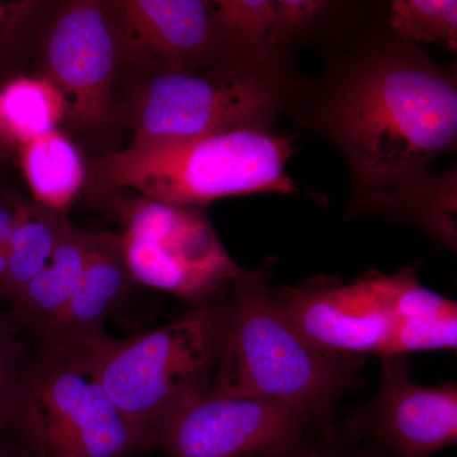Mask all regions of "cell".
Listing matches in <instances>:
<instances>
[{
  "mask_svg": "<svg viewBox=\"0 0 457 457\" xmlns=\"http://www.w3.org/2000/svg\"><path fill=\"white\" fill-rule=\"evenodd\" d=\"M286 59L140 78L121 104V125L134 130L130 144L272 130L276 120L305 97Z\"/></svg>",
  "mask_w": 457,
  "mask_h": 457,
  "instance_id": "8992f818",
  "label": "cell"
},
{
  "mask_svg": "<svg viewBox=\"0 0 457 457\" xmlns=\"http://www.w3.org/2000/svg\"><path fill=\"white\" fill-rule=\"evenodd\" d=\"M392 300L398 326L387 357L433 351L457 353L456 300L425 287L411 267L393 273Z\"/></svg>",
  "mask_w": 457,
  "mask_h": 457,
  "instance_id": "2e32d148",
  "label": "cell"
},
{
  "mask_svg": "<svg viewBox=\"0 0 457 457\" xmlns=\"http://www.w3.org/2000/svg\"><path fill=\"white\" fill-rule=\"evenodd\" d=\"M65 120V99L44 75L17 74L0 83V161L16 158L23 146L57 130Z\"/></svg>",
  "mask_w": 457,
  "mask_h": 457,
  "instance_id": "ac0fdd59",
  "label": "cell"
},
{
  "mask_svg": "<svg viewBox=\"0 0 457 457\" xmlns=\"http://www.w3.org/2000/svg\"><path fill=\"white\" fill-rule=\"evenodd\" d=\"M134 284L120 234L95 233L79 284L59 329L51 338H95L104 335V321L121 305Z\"/></svg>",
  "mask_w": 457,
  "mask_h": 457,
  "instance_id": "9a60e30c",
  "label": "cell"
},
{
  "mask_svg": "<svg viewBox=\"0 0 457 457\" xmlns=\"http://www.w3.org/2000/svg\"><path fill=\"white\" fill-rule=\"evenodd\" d=\"M336 423L303 409L262 398L207 395L165 427L167 457H276L314 449Z\"/></svg>",
  "mask_w": 457,
  "mask_h": 457,
  "instance_id": "9c48e42d",
  "label": "cell"
},
{
  "mask_svg": "<svg viewBox=\"0 0 457 457\" xmlns=\"http://www.w3.org/2000/svg\"><path fill=\"white\" fill-rule=\"evenodd\" d=\"M359 213H378L413 225L457 257V164L441 174L428 171L374 198Z\"/></svg>",
  "mask_w": 457,
  "mask_h": 457,
  "instance_id": "e0dca14e",
  "label": "cell"
},
{
  "mask_svg": "<svg viewBox=\"0 0 457 457\" xmlns=\"http://www.w3.org/2000/svg\"><path fill=\"white\" fill-rule=\"evenodd\" d=\"M303 116L345 155L354 213L457 153V80L393 32L336 66Z\"/></svg>",
  "mask_w": 457,
  "mask_h": 457,
  "instance_id": "6da1fadb",
  "label": "cell"
},
{
  "mask_svg": "<svg viewBox=\"0 0 457 457\" xmlns=\"http://www.w3.org/2000/svg\"><path fill=\"white\" fill-rule=\"evenodd\" d=\"M230 290L188 306L152 332L99 345V374L135 428L159 449L165 427L209 395L227 348Z\"/></svg>",
  "mask_w": 457,
  "mask_h": 457,
  "instance_id": "5b68a950",
  "label": "cell"
},
{
  "mask_svg": "<svg viewBox=\"0 0 457 457\" xmlns=\"http://www.w3.org/2000/svg\"><path fill=\"white\" fill-rule=\"evenodd\" d=\"M33 59V73L46 77L64 97L65 121L75 131L99 137L121 125V104L114 95L121 47L111 2L51 5Z\"/></svg>",
  "mask_w": 457,
  "mask_h": 457,
  "instance_id": "ba28073f",
  "label": "cell"
},
{
  "mask_svg": "<svg viewBox=\"0 0 457 457\" xmlns=\"http://www.w3.org/2000/svg\"><path fill=\"white\" fill-rule=\"evenodd\" d=\"M0 457H27L13 442L5 438L0 442Z\"/></svg>",
  "mask_w": 457,
  "mask_h": 457,
  "instance_id": "4316f807",
  "label": "cell"
},
{
  "mask_svg": "<svg viewBox=\"0 0 457 457\" xmlns=\"http://www.w3.org/2000/svg\"><path fill=\"white\" fill-rule=\"evenodd\" d=\"M122 66L143 77L237 65L212 2L117 0Z\"/></svg>",
  "mask_w": 457,
  "mask_h": 457,
  "instance_id": "8fae6325",
  "label": "cell"
},
{
  "mask_svg": "<svg viewBox=\"0 0 457 457\" xmlns=\"http://www.w3.org/2000/svg\"><path fill=\"white\" fill-rule=\"evenodd\" d=\"M228 296V345L209 395L276 400L336 423L339 400L362 386L365 359L309 341L282 311L266 270H249Z\"/></svg>",
  "mask_w": 457,
  "mask_h": 457,
  "instance_id": "3957f363",
  "label": "cell"
},
{
  "mask_svg": "<svg viewBox=\"0 0 457 457\" xmlns=\"http://www.w3.org/2000/svg\"><path fill=\"white\" fill-rule=\"evenodd\" d=\"M451 74L453 75V78L457 80V56L455 62H453V66L450 68Z\"/></svg>",
  "mask_w": 457,
  "mask_h": 457,
  "instance_id": "f1b7e54d",
  "label": "cell"
},
{
  "mask_svg": "<svg viewBox=\"0 0 457 457\" xmlns=\"http://www.w3.org/2000/svg\"><path fill=\"white\" fill-rule=\"evenodd\" d=\"M33 345L9 309L0 308V442L9 425L31 365Z\"/></svg>",
  "mask_w": 457,
  "mask_h": 457,
  "instance_id": "603a6c76",
  "label": "cell"
},
{
  "mask_svg": "<svg viewBox=\"0 0 457 457\" xmlns=\"http://www.w3.org/2000/svg\"><path fill=\"white\" fill-rule=\"evenodd\" d=\"M69 222L68 213L54 212L27 198L5 246L9 300L47 266Z\"/></svg>",
  "mask_w": 457,
  "mask_h": 457,
  "instance_id": "ffe728a7",
  "label": "cell"
},
{
  "mask_svg": "<svg viewBox=\"0 0 457 457\" xmlns=\"http://www.w3.org/2000/svg\"><path fill=\"white\" fill-rule=\"evenodd\" d=\"M308 457H385L370 442L348 437L341 429L328 433Z\"/></svg>",
  "mask_w": 457,
  "mask_h": 457,
  "instance_id": "cb8c5ba5",
  "label": "cell"
},
{
  "mask_svg": "<svg viewBox=\"0 0 457 457\" xmlns=\"http://www.w3.org/2000/svg\"><path fill=\"white\" fill-rule=\"evenodd\" d=\"M279 306L309 341L339 356H389L395 335L387 275L370 272L352 284L318 276L276 290Z\"/></svg>",
  "mask_w": 457,
  "mask_h": 457,
  "instance_id": "30bf717a",
  "label": "cell"
},
{
  "mask_svg": "<svg viewBox=\"0 0 457 457\" xmlns=\"http://www.w3.org/2000/svg\"><path fill=\"white\" fill-rule=\"evenodd\" d=\"M121 220L123 254L135 284L179 297L187 306L227 293L248 275L228 253L196 207L114 192L96 201Z\"/></svg>",
  "mask_w": 457,
  "mask_h": 457,
  "instance_id": "52a82bcc",
  "label": "cell"
},
{
  "mask_svg": "<svg viewBox=\"0 0 457 457\" xmlns=\"http://www.w3.org/2000/svg\"><path fill=\"white\" fill-rule=\"evenodd\" d=\"M14 159L32 200L54 212L68 213L86 189L87 161L60 129L27 144Z\"/></svg>",
  "mask_w": 457,
  "mask_h": 457,
  "instance_id": "d6986e66",
  "label": "cell"
},
{
  "mask_svg": "<svg viewBox=\"0 0 457 457\" xmlns=\"http://www.w3.org/2000/svg\"><path fill=\"white\" fill-rule=\"evenodd\" d=\"M106 336L33 343L7 433L27 457H132L154 450L102 381L99 345Z\"/></svg>",
  "mask_w": 457,
  "mask_h": 457,
  "instance_id": "277c9868",
  "label": "cell"
},
{
  "mask_svg": "<svg viewBox=\"0 0 457 457\" xmlns=\"http://www.w3.org/2000/svg\"><path fill=\"white\" fill-rule=\"evenodd\" d=\"M93 237V231L69 222L47 266L9 300V312L31 343L46 341L59 329L79 284Z\"/></svg>",
  "mask_w": 457,
  "mask_h": 457,
  "instance_id": "5bb4252c",
  "label": "cell"
},
{
  "mask_svg": "<svg viewBox=\"0 0 457 457\" xmlns=\"http://www.w3.org/2000/svg\"><path fill=\"white\" fill-rule=\"evenodd\" d=\"M8 170L5 162L0 161V192L8 187Z\"/></svg>",
  "mask_w": 457,
  "mask_h": 457,
  "instance_id": "83f0119b",
  "label": "cell"
},
{
  "mask_svg": "<svg viewBox=\"0 0 457 457\" xmlns=\"http://www.w3.org/2000/svg\"><path fill=\"white\" fill-rule=\"evenodd\" d=\"M312 450H314V449H312ZM312 450L308 451V453H296V455H285V456H276V457H308L309 453H311Z\"/></svg>",
  "mask_w": 457,
  "mask_h": 457,
  "instance_id": "f546056e",
  "label": "cell"
},
{
  "mask_svg": "<svg viewBox=\"0 0 457 457\" xmlns=\"http://www.w3.org/2000/svg\"><path fill=\"white\" fill-rule=\"evenodd\" d=\"M381 361L378 393L348 418L341 431L370 442L385 457H431L457 445V385L414 383L409 356Z\"/></svg>",
  "mask_w": 457,
  "mask_h": 457,
  "instance_id": "7c38bea8",
  "label": "cell"
},
{
  "mask_svg": "<svg viewBox=\"0 0 457 457\" xmlns=\"http://www.w3.org/2000/svg\"><path fill=\"white\" fill-rule=\"evenodd\" d=\"M225 40L239 64L287 57V47L326 16L319 0H218L212 2Z\"/></svg>",
  "mask_w": 457,
  "mask_h": 457,
  "instance_id": "4fadbf2b",
  "label": "cell"
},
{
  "mask_svg": "<svg viewBox=\"0 0 457 457\" xmlns=\"http://www.w3.org/2000/svg\"><path fill=\"white\" fill-rule=\"evenodd\" d=\"M294 137L266 129L197 139L129 144L87 161L86 192L98 201L120 191L179 206L197 207L249 194H294L286 171Z\"/></svg>",
  "mask_w": 457,
  "mask_h": 457,
  "instance_id": "7a4b0ae2",
  "label": "cell"
},
{
  "mask_svg": "<svg viewBox=\"0 0 457 457\" xmlns=\"http://www.w3.org/2000/svg\"><path fill=\"white\" fill-rule=\"evenodd\" d=\"M50 7L51 3L38 0H0V83L27 73Z\"/></svg>",
  "mask_w": 457,
  "mask_h": 457,
  "instance_id": "44dd1931",
  "label": "cell"
},
{
  "mask_svg": "<svg viewBox=\"0 0 457 457\" xmlns=\"http://www.w3.org/2000/svg\"><path fill=\"white\" fill-rule=\"evenodd\" d=\"M390 29L411 44H444L457 53V0H396Z\"/></svg>",
  "mask_w": 457,
  "mask_h": 457,
  "instance_id": "7402d4cb",
  "label": "cell"
},
{
  "mask_svg": "<svg viewBox=\"0 0 457 457\" xmlns=\"http://www.w3.org/2000/svg\"><path fill=\"white\" fill-rule=\"evenodd\" d=\"M0 299L9 300V270L5 246H0Z\"/></svg>",
  "mask_w": 457,
  "mask_h": 457,
  "instance_id": "484cf974",
  "label": "cell"
},
{
  "mask_svg": "<svg viewBox=\"0 0 457 457\" xmlns=\"http://www.w3.org/2000/svg\"><path fill=\"white\" fill-rule=\"evenodd\" d=\"M26 200L13 186L0 192V246H7Z\"/></svg>",
  "mask_w": 457,
  "mask_h": 457,
  "instance_id": "d4e9b609",
  "label": "cell"
}]
</instances>
